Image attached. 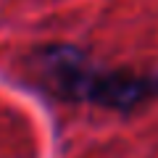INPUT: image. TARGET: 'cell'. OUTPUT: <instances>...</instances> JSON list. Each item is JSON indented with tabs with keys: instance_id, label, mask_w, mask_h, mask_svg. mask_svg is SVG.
<instances>
[{
	"instance_id": "cell-1",
	"label": "cell",
	"mask_w": 158,
	"mask_h": 158,
	"mask_svg": "<svg viewBox=\"0 0 158 158\" xmlns=\"http://www.w3.org/2000/svg\"><path fill=\"white\" fill-rule=\"evenodd\" d=\"M32 74L50 95L113 111H132L158 95V71L103 69L69 45H48L32 56Z\"/></svg>"
}]
</instances>
